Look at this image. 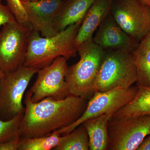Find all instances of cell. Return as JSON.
<instances>
[{"mask_svg":"<svg viewBox=\"0 0 150 150\" xmlns=\"http://www.w3.org/2000/svg\"><path fill=\"white\" fill-rule=\"evenodd\" d=\"M113 114L108 113L84 121L89 138V150H107L108 123Z\"/></svg>","mask_w":150,"mask_h":150,"instance_id":"9a60e30c","label":"cell"},{"mask_svg":"<svg viewBox=\"0 0 150 150\" xmlns=\"http://www.w3.org/2000/svg\"><path fill=\"white\" fill-rule=\"evenodd\" d=\"M137 81V68L131 51L125 49L105 51L94 82V91L127 89Z\"/></svg>","mask_w":150,"mask_h":150,"instance_id":"277c9868","label":"cell"},{"mask_svg":"<svg viewBox=\"0 0 150 150\" xmlns=\"http://www.w3.org/2000/svg\"><path fill=\"white\" fill-rule=\"evenodd\" d=\"M32 30L17 21L3 25L0 32V70L4 74L14 71L24 64Z\"/></svg>","mask_w":150,"mask_h":150,"instance_id":"8992f818","label":"cell"},{"mask_svg":"<svg viewBox=\"0 0 150 150\" xmlns=\"http://www.w3.org/2000/svg\"><path fill=\"white\" fill-rule=\"evenodd\" d=\"M88 100L70 94L64 99L48 97L33 102L31 93L28 91L24 98L25 110L21 125V137H43L71 125L83 115Z\"/></svg>","mask_w":150,"mask_h":150,"instance_id":"6da1fadb","label":"cell"},{"mask_svg":"<svg viewBox=\"0 0 150 150\" xmlns=\"http://www.w3.org/2000/svg\"><path fill=\"white\" fill-rule=\"evenodd\" d=\"M62 135L52 133L43 137L22 138L18 150H51L59 144Z\"/></svg>","mask_w":150,"mask_h":150,"instance_id":"d6986e66","label":"cell"},{"mask_svg":"<svg viewBox=\"0 0 150 150\" xmlns=\"http://www.w3.org/2000/svg\"><path fill=\"white\" fill-rule=\"evenodd\" d=\"M16 21V20L15 18L11 12L8 7L3 5L1 0H0V28L6 23Z\"/></svg>","mask_w":150,"mask_h":150,"instance_id":"7402d4cb","label":"cell"},{"mask_svg":"<svg viewBox=\"0 0 150 150\" xmlns=\"http://www.w3.org/2000/svg\"><path fill=\"white\" fill-rule=\"evenodd\" d=\"M95 0H64L56 14L54 22L58 33L71 25L83 21L86 13Z\"/></svg>","mask_w":150,"mask_h":150,"instance_id":"5bb4252c","label":"cell"},{"mask_svg":"<svg viewBox=\"0 0 150 150\" xmlns=\"http://www.w3.org/2000/svg\"><path fill=\"white\" fill-rule=\"evenodd\" d=\"M138 91L128 104L115 112L111 119L150 115V87L138 86Z\"/></svg>","mask_w":150,"mask_h":150,"instance_id":"2e32d148","label":"cell"},{"mask_svg":"<svg viewBox=\"0 0 150 150\" xmlns=\"http://www.w3.org/2000/svg\"><path fill=\"white\" fill-rule=\"evenodd\" d=\"M83 21L71 25L51 37H43L32 30L28 38L23 66L40 69L62 56L69 59L76 57L77 51L74 45Z\"/></svg>","mask_w":150,"mask_h":150,"instance_id":"7a4b0ae2","label":"cell"},{"mask_svg":"<svg viewBox=\"0 0 150 150\" xmlns=\"http://www.w3.org/2000/svg\"><path fill=\"white\" fill-rule=\"evenodd\" d=\"M110 13L123 30L138 42L150 32V6L141 0H113Z\"/></svg>","mask_w":150,"mask_h":150,"instance_id":"9c48e42d","label":"cell"},{"mask_svg":"<svg viewBox=\"0 0 150 150\" xmlns=\"http://www.w3.org/2000/svg\"><path fill=\"white\" fill-rule=\"evenodd\" d=\"M4 73L1 71V70H0V79L2 78V77L3 76V75H4Z\"/></svg>","mask_w":150,"mask_h":150,"instance_id":"4316f807","label":"cell"},{"mask_svg":"<svg viewBox=\"0 0 150 150\" xmlns=\"http://www.w3.org/2000/svg\"><path fill=\"white\" fill-rule=\"evenodd\" d=\"M24 112L8 121L0 119V144L21 137V125Z\"/></svg>","mask_w":150,"mask_h":150,"instance_id":"ffe728a7","label":"cell"},{"mask_svg":"<svg viewBox=\"0 0 150 150\" xmlns=\"http://www.w3.org/2000/svg\"><path fill=\"white\" fill-rule=\"evenodd\" d=\"M20 140V136L8 142L0 144V150H18Z\"/></svg>","mask_w":150,"mask_h":150,"instance_id":"603a6c76","label":"cell"},{"mask_svg":"<svg viewBox=\"0 0 150 150\" xmlns=\"http://www.w3.org/2000/svg\"><path fill=\"white\" fill-rule=\"evenodd\" d=\"M131 54L137 68V85L150 87V32Z\"/></svg>","mask_w":150,"mask_h":150,"instance_id":"e0dca14e","label":"cell"},{"mask_svg":"<svg viewBox=\"0 0 150 150\" xmlns=\"http://www.w3.org/2000/svg\"><path fill=\"white\" fill-rule=\"evenodd\" d=\"M6 1L7 4V6L17 21L31 28L28 22L26 13L20 0Z\"/></svg>","mask_w":150,"mask_h":150,"instance_id":"44dd1931","label":"cell"},{"mask_svg":"<svg viewBox=\"0 0 150 150\" xmlns=\"http://www.w3.org/2000/svg\"><path fill=\"white\" fill-rule=\"evenodd\" d=\"M107 150H137L150 134V115L108 121Z\"/></svg>","mask_w":150,"mask_h":150,"instance_id":"52a82bcc","label":"cell"},{"mask_svg":"<svg viewBox=\"0 0 150 150\" xmlns=\"http://www.w3.org/2000/svg\"><path fill=\"white\" fill-rule=\"evenodd\" d=\"M138 86L127 89L117 88L109 91L95 92L88 99L84 112L74 123L53 132L62 136L69 134L84 121L108 113L114 114L134 98L138 91Z\"/></svg>","mask_w":150,"mask_h":150,"instance_id":"30bf717a","label":"cell"},{"mask_svg":"<svg viewBox=\"0 0 150 150\" xmlns=\"http://www.w3.org/2000/svg\"><path fill=\"white\" fill-rule=\"evenodd\" d=\"M79 61L68 67L66 76L70 94L89 99L94 93V82L105 51L94 43L87 40L77 48Z\"/></svg>","mask_w":150,"mask_h":150,"instance_id":"3957f363","label":"cell"},{"mask_svg":"<svg viewBox=\"0 0 150 150\" xmlns=\"http://www.w3.org/2000/svg\"><path fill=\"white\" fill-rule=\"evenodd\" d=\"M38 69L22 66L0 79V119L8 121L24 112V93Z\"/></svg>","mask_w":150,"mask_h":150,"instance_id":"5b68a950","label":"cell"},{"mask_svg":"<svg viewBox=\"0 0 150 150\" xmlns=\"http://www.w3.org/2000/svg\"><path fill=\"white\" fill-rule=\"evenodd\" d=\"M64 0H39L21 2L31 29L43 37H51L58 33L54 26L56 14Z\"/></svg>","mask_w":150,"mask_h":150,"instance_id":"8fae6325","label":"cell"},{"mask_svg":"<svg viewBox=\"0 0 150 150\" xmlns=\"http://www.w3.org/2000/svg\"><path fill=\"white\" fill-rule=\"evenodd\" d=\"M137 150H150V134L144 139Z\"/></svg>","mask_w":150,"mask_h":150,"instance_id":"cb8c5ba5","label":"cell"},{"mask_svg":"<svg viewBox=\"0 0 150 150\" xmlns=\"http://www.w3.org/2000/svg\"><path fill=\"white\" fill-rule=\"evenodd\" d=\"M20 1L21 2H32L39 1V0H20Z\"/></svg>","mask_w":150,"mask_h":150,"instance_id":"484cf974","label":"cell"},{"mask_svg":"<svg viewBox=\"0 0 150 150\" xmlns=\"http://www.w3.org/2000/svg\"><path fill=\"white\" fill-rule=\"evenodd\" d=\"M141 1L150 6V0H141Z\"/></svg>","mask_w":150,"mask_h":150,"instance_id":"d4e9b609","label":"cell"},{"mask_svg":"<svg viewBox=\"0 0 150 150\" xmlns=\"http://www.w3.org/2000/svg\"><path fill=\"white\" fill-rule=\"evenodd\" d=\"M67 60L60 56L51 64L38 70L37 79L29 91L33 102H39L48 97L62 100L70 95L66 81L69 67Z\"/></svg>","mask_w":150,"mask_h":150,"instance_id":"ba28073f","label":"cell"},{"mask_svg":"<svg viewBox=\"0 0 150 150\" xmlns=\"http://www.w3.org/2000/svg\"><path fill=\"white\" fill-rule=\"evenodd\" d=\"M54 150H89V142L87 131L83 123L69 134L61 136Z\"/></svg>","mask_w":150,"mask_h":150,"instance_id":"ac0fdd59","label":"cell"},{"mask_svg":"<svg viewBox=\"0 0 150 150\" xmlns=\"http://www.w3.org/2000/svg\"><path fill=\"white\" fill-rule=\"evenodd\" d=\"M93 38L105 51L125 49L132 52L139 43L118 25L110 13L100 25Z\"/></svg>","mask_w":150,"mask_h":150,"instance_id":"7c38bea8","label":"cell"},{"mask_svg":"<svg viewBox=\"0 0 150 150\" xmlns=\"http://www.w3.org/2000/svg\"><path fill=\"white\" fill-rule=\"evenodd\" d=\"M113 0H95L84 18L74 45L77 48L87 40L92 38L95 31L110 13Z\"/></svg>","mask_w":150,"mask_h":150,"instance_id":"4fadbf2b","label":"cell"}]
</instances>
